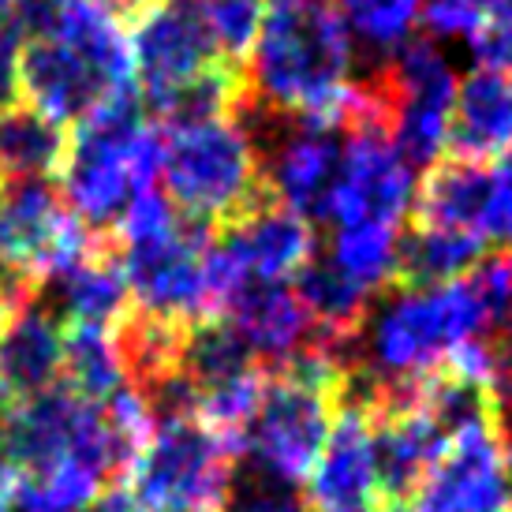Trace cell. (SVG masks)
Wrapping results in <instances>:
<instances>
[{"label":"cell","mask_w":512,"mask_h":512,"mask_svg":"<svg viewBox=\"0 0 512 512\" xmlns=\"http://www.w3.org/2000/svg\"><path fill=\"white\" fill-rule=\"evenodd\" d=\"M356 42L333 0H273L247 60V86L262 113L344 128Z\"/></svg>","instance_id":"obj_1"},{"label":"cell","mask_w":512,"mask_h":512,"mask_svg":"<svg viewBox=\"0 0 512 512\" xmlns=\"http://www.w3.org/2000/svg\"><path fill=\"white\" fill-rule=\"evenodd\" d=\"M468 341H498V333L471 273H464L449 285L393 288L370 307L348 359L352 374L382 400L438 374Z\"/></svg>","instance_id":"obj_2"},{"label":"cell","mask_w":512,"mask_h":512,"mask_svg":"<svg viewBox=\"0 0 512 512\" xmlns=\"http://www.w3.org/2000/svg\"><path fill=\"white\" fill-rule=\"evenodd\" d=\"M165 131L146 116L135 90L98 101L79 120L60 169V199L90 232L109 236L135 191L161 176Z\"/></svg>","instance_id":"obj_3"},{"label":"cell","mask_w":512,"mask_h":512,"mask_svg":"<svg viewBox=\"0 0 512 512\" xmlns=\"http://www.w3.org/2000/svg\"><path fill=\"white\" fill-rule=\"evenodd\" d=\"M161 131H165L161 180L169 202L184 217L221 232L243 214L258 210L262 202H270L262 146L240 116Z\"/></svg>","instance_id":"obj_4"},{"label":"cell","mask_w":512,"mask_h":512,"mask_svg":"<svg viewBox=\"0 0 512 512\" xmlns=\"http://www.w3.org/2000/svg\"><path fill=\"white\" fill-rule=\"evenodd\" d=\"M240 449L191 408L157 412L124 490L139 512H221L232 498Z\"/></svg>","instance_id":"obj_5"},{"label":"cell","mask_w":512,"mask_h":512,"mask_svg":"<svg viewBox=\"0 0 512 512\" xmlns=\"http://www.w3.org/2000/svg\"><path fill=\"white\" fill-rule=\"evenodd\" d=\"M385 105V128L412 169H430L449 150L456 79L434 38H408L367 72Z\"/></svg>","instance_id":"obj_6"},{"label":"cell","mask_w":512,"mask_h":512,"mask_svg":"<svg viewBox=\"0 0 512 512\" xmlns=\"http://www.w3.org/2000/svg\"><path fill=\"white\" fill-rule=\"evenodd\" d=\"M101 243L98 232L64 206L49 180H4L0 187V270L23 277L34 292L72 270Z\"/></svg>","instance_id":"obj_7"},{"label":"cell","mask_w":512,"mask_h":512,"mask_svg":"<svg viewBox=\"0 0 512 512\" xmlns=\"http://www.w3.org/2000/svg\"><path fill=\"white\" fill-rule=\"evenodd\" d=\"M210 243H214V228L184 214L150 240H135L124 247L113 243L128 277L131 307L172 326H191L210 318V303H206Z\"/></svg>","instance_id":"obj_8"},{"label":"cell","mask_w":512,"mask_h":512,"mask_svg":"<svg viewBox=\"0 0 512 512\" xmlns=\"http://www.w3.org/2000/svg\"><path fill=\"white\" fill-rule=\"evenodd\" d=\"M415 199V169L400 157L385 124L352 116L344 124L341 169L329 195L333 228H397L408 221Z\"/></svg>","instance_id":"obj_9"},{"label":"cell","mask_w":512,"mask_h":512,"mask_svg":"<svg viewBox=\"0 0 512 512\" xmlns=\"http://www.w3.org/2000/svg\"><path fill=\"white\" fill-rule=\"evenodd\" d=\"M307 505L311 512H378L382 479L374 453V397L363 385H344V400L329 438L307 475Z\"/></svg>","instance_id":"obj_10"},{"label":"cell","mask_w":512,"mask_h":512,"mask_svg":"<svg viewBox=\"0 0 512 512\" xmlns=\"http://www.w3.org/2000/svg\"><path fill=\"white\" fill-rule=\"evenodd\" d=\"M400 512H501L512 505V475L498 434V415L456 430L438 464L415 486Z\"/></svg>","instance_id":"obj_11"},{"label":"cell","mask_w":512,"mask_h":512,"mask_svg":"<svg viewBox=\"0 0 512 512\" xmlns=\"http://www.w3.org/2000/svg\"><path fill=\"white\" fill-rule=\"evenodd\" d=\"M128 38L139 101L146 113L169 94H176L184 83H191L195 75L221 64L210 34L202 27L195 0H161L131 27Z\"/></svg>","instance_id":"obj_12"},{"label":"cell","mask_w":512,"mask_h":512,"mask_svg":"<svg viewBox=\"0 0 512 512\" xmlns=\"http://www.w3.org/2000/svg\"><path fill=\"white\" fill-rule=\"evenodd\" d=\"M277 146L262 150L266 187L277 206L296 217L322 225L329 221V195L341 169V135L337 128H322L311 120H281Z\"/></svg>","instance_id":"obj_13"},{"label":"cell","mask_w":512,"mask_h":512,"mask_svg":"<svg viewBox=\"0 0 512 512\" xmlns=\"http://www.w3.org/2000/svg\"><path fill=\"white\" fill-rule=\"evenodd\" d=\"M221 318L240 333L262 367H281L322 337L292 281H247L228 299Z\"/></svg>","instance_id":"obj_14"},{"label":"cell","mask_w":512,"mask_h":512,"mask_svg":"<svg viewBox=\"0 0 512 512\" xmlns=\"http://www.w3.org/2000/svg\"><path fill=\"white\" fill-rule=\"evenodd\" d=\"M64 322L30 296L0 329V408L42 397L64 382Z\"/></svg>","instance_id":"obj_15"},{"label":"cell","mask_w":512,"mask_h":512,"mask_svg":"<svg viewBox=\"0 0 512 512\" xmlns=\"http://www.w3.org/2000/svg\"><path fill=\"white\" fill-rule=\"evenodd\" d=\"M214 236L236 258L247 281H296V273L318 255V236L311 221L296 217L273 199Z\"/></svg>","instance_id":"obj_16"},{"label":"cell","mask_w":512,"mask_h":512,"mask_svg":"<svg viewBox=\"0 0 512 512\" xmlns=\"http://www.w3.org/2000/svg\"><path fill=\"white\" fill-rule=\"evenodd\" d=\"M445 441L449 438L441 434V427L412 397L397 393L374 400V453L385 505L408 501V494L438 464Z\"/></svg>","instance_id":"obj_17"},{"label":"cell","mask_w":512,"mask_h":512,"mask_svg":"<svg viewBox=\"0 0 512 512\" xmlns=\"http://www.w3.org/2000/svg\"><path fill=\"white\" fill-rule=\"evenodd\" d=\"M19 94L57 124L83 120L98 101L116 98L83 57H75L68 45L49 34L19 42Z\"/></svg>","instance_id":"obj_18"},{"label":"cell","mask_w":512,"mask_h":512,"mask_svg":"<svg viewBox=\"0 0 512 512\" xmlns=\"http://www.w3.org/2000/svg\"><path fill=\"white\" fill-rule=\"evenodd\" d=\"M42 288H49L45 307L64 322V329H120L135 311L128 277L109 236H101L90 255Z\"/></svg>","instance_id":"obj_19"},{"label":"cell","mask_w":512,"mask_h":512,"mask_svg":"<svg viewBox=\"0 0 512 512\" xmlns=\"http://www.w3.org/2000/svg\"><path fill=\"white\" fill-rule=\"evenodd\" d=\"M490 191H494V169L490 165L460 154H441L423 172V180H415L408 225L453 228V232L483 236Z\"/></svg>","instance_id":"obj_20"},{"label":"cell","mask_w":512,"mask_h":512,"mask_svg":"<svg viewBox=\"0 0 512 512\" xmlns=\"http://www.w3.org/2000/svg\"><path fill=\"white\" fill-rule=\"evenodd\" d=\"M512 150V75L475 68L460 79L449 150L471 161H494Z\"/></svg>","instance_id":"obj_21"},{"label":"cell","mask_w":512,"mask_h":512,"mask_svg":"<svg viewBox=\"0 0 512 512\" xmlns=\"http://www.w3.org/2000/svg\"><path fill=\"white\" fill-rule=\"evenodd\" d=\"M72 135L34 105L19 101L0 109V176L4 180H53L68 161Z\"/></svg>","instance_id":"obj_22"},{"label":"cell","mask_w":512,"mask_h":512,"mask_svg":"<svg viewBox=\"0 0 512 512\" xmlns=\"http://www.w3.org/2000/svg\"><path fill=\"white\" fill-rule=\"evenodd\" d=\"M486 255L483 236L453 232V228L408 225L397 243V285L393 288H430L460 281Z\"/></svg>","instance_id":"obj_23"},{"label":"cell","mask_w":512,"mask_h":512,"mask_svg":"<svg viewBox=\"0 0 512 512\" xmlns=\"http://www.w3.org/2000/svg\"><path fill=\"white\" fill-rule=\"evenodd\" d=\"M296 296L303 299L307 314L314 318L318 333L333 344H348L356 341L359 326L367 322L370 307H374V296L367 288H359L352 277H344L329 258L314 255L303 270L296 273Z\"/></svg>","instance_id":"obj_24"},{"label":"cell","mask_w":512,"mask_h":512,"mask_svg":"<svg viewBox=\"0 0 512 512\" xmlns=\"http://www.w3.org/2000/svg\"><path fill=\"white\" fill-rule=\"evenodd\" d=\"M64 385L75 397L90 404L113 400L120 389H128L131 367L120 341V329H64Z\"/></svg>","instance_id":"obj_25"},{"label":"cell","mask_w":512,"mask_h":512,"mask_svg":"<svg viewBox=\"0 0 512 512\" xmlns=\"http://www.w3.org/2000/svg\"><path fill=\"white\" fill-rule=\"evenodd\" d=\"M397 243V228H333L326 258L344 277H352L359 288L378 296V292L397 285Z\"/></svg>","instance_id":"obj_26"},{"label":"cell","mask_w":512,"mask_h":512,"mask_svg":"<svg viewBox=\"0 0 512 512\" xmlns=\"http://www.w3.org/2000/svg\"><path fill=\"white\" fill-rule=\"evenodd\" d=\"M333 8L341 12L352 42H363L385 60L412 38V27H419L423 0H333Z\"/></svg>","instance_id":"obj_27"},{"label":"cell","mask_w":512,"mask_h":512,"mask_svg":"<svg viewBox=\"0 0 512 512\" xmlns=\"http://www.w3.org/2000/svg\"><path fill=\"white\" fill-rule=\"evenodd\" d=\"M195 8L217 57L247 72V60L255 53L258 30L266 19V0H195Z\"/></svg>","instance_id":"obj_28"},{"label":"cell","mask_w":512,"mask_h":512,"mask_svg":"<svg viewBox=\"0 0 512 512\" xmlns=\"http://www.w3.org/2000/svg\"><path fill=\"white\" fill-rule=\"evenodd\" d=\"M490 19L486 0H423L419 23L427 38H464L471 42Z\"/></svg>","instance_id":"obj_29"},{"label":"cell","mask_w":512,"mask_h":512,"mask_svg":"<svg viewBox=\"0 0 512 512\" xmlns=\"http://www.w3.org/2000/svg\"><path fill=\"white\" fill-rule=\"evenodd\" d=\"M86 505L90 501L49 475H15L8 512H83Z\"/></svg>","instance_id":"obj_30"},{"label":"cell","mask_w":512,"mask_h":512,"mask_svg":"<svg viewBox=\"0 0 512 512\" xmlns=\"http://www.w3.org/2000/svg\"><path fill=\"white\" fill-rule=\"evenodd\" d=\"M486 243H512V150L494 165V191L483 225Z\"/></svg>","instance_id":"obj_31"},{"label":"cell","mask_w":512,"mask_h":512,"mask_svg":"<svg viewBox=\"0 0 512 512\" xmlns=\"http://www.w3.org/2000/svg\"><path fill=\"white\" fill-rule=\"evenodd\" d=\"M225 512H311V505L299 494H292L288 486H270L255 479L225 501Z\"/></svg>","instance_id":"obj_32"},{"label":"cell","mask_w":512,"mask_h":512,"mask_svg":"<svg viewBox=\"0 0 512 512\" xmlns=\"http://www.w3.org/2000/svg\"><path fill=\"white\" fill-rule=\"evenodd\" d=\"M468 45H471V53H475V60H479V68L512 75V27L509 23L486 19L483 30H479Z\"/></svg>","instance_id":"obj_33"},{"label":"cell","mask_w":512,"mask_h":512,"mask_svg":"<svg viewBox=\"0 0 512 512\" xmlns=\"http://www.w3.org/2000/svg\"><path fill=\"white\" fill-rule=\"evenodd\" d=\"M23 94H19V38L8 34L0 38V109L8 105H19Z\"/></svg>","instance_id":"obj_34"},{"label":"cell","mask_w":512,"mask_h":512,"mask_svg":"<svg viewBox=\"0 0 512 512\" xmlns=\"http://www.w3.org/2000/svg\"><path fill=\"white\" fill-rule=\"evenodd\" d=\"M30 296H38V292H34L23 277L0 270V329H4V322H8V318H12V314L19 311Z\"/></svg>","instance_id":"obj_35"},{"label":"cell","mask_w":512,"mask_h":512,"mask_svg":"<svg viewBox=\"0 0 512 512\" xmlns=\"http://www.w3.org/2000/svg\"><path fill=\"white\" fill-rule=\"evenodd\" d=\"M494 404H498V434H501V445H505V460H509V475H512V378L494 393Z\"/></svg>","instance_id":"obj_36"},{"label":"cell","mask_w":512,"mask_h":512,"mask_svg":"<svg viewBox=\"0 0 512 512\" xmlns=\"http://www.w3.org/2000/svg\"><path fill=\"white\" fill-rule=\"evenodd\" d=\"M83 512H139V505L131 501V494L120 483H113L109 490H101L98 498L90 501Z\"/></svg>","instance_id":"obj_37"},{"label":"cell","mask_w":512,"mask_h":512,"mask_svg":"<svg viewBox=\"0 0 512 512\" xmlns=\"http://www.w3.org/2000/svg\"><path fill=\"white\" fill-rule=\"evenodd\" d=\"M15 15H19V0H0V38L15 34Z\"/></svg>","instance_id":"obj_38"},{"label":"cell","mask_w":512,"mask_h":512,"mask_svg":"<svg viewBox=\"0 0 512 512\" xmlns=\"http://www.w3.org/2000/svg\"><path fill=\"white\" fill-rule=\"evenodd\" d=\"M486 8H490V19H498V23H509L512 27V0H486Z\"/></svg>","instance_id":"obj_39"},{"label":"cell","mask_w":512,"mask_h":512,"mask_svg":"<svg viewBox=\"0 0 512 512\" xmlns=\"http://www.w3.org/2000/svg\"><path fill=\"white\" fill-rule=\"evenodd\" d=\"M12 483H15V475L0 464V512H8V501H12Z\"/></svg>","instance_id":"obj_40"},{"label":"cell","mask_w":512,"mask_h":512,"mask_svg":"<svg viewBox=\"0 0 512 512\" xmlns=\"http://www.w3.org/2000/svg\"><path fill=\"white\" fill-rule=\"evenodd\" d=\"M378 512H400L397 505H385V509H378Z\"/></svg>","instance_id":"obj_41"},{"label":"cell","mask_w":512,"mask_h":512,"mask_svg":"<svg viewBox=\"0 0 512 512\" xmlns=\"http://www.w3.org/2000/svg\"><path fill=\"white\" fill-rule=\"evenodd\" d=\"M501 512H512V505H509V509H501Z\"/></svg>","instance_id":"obj_42"}]
</instances>
